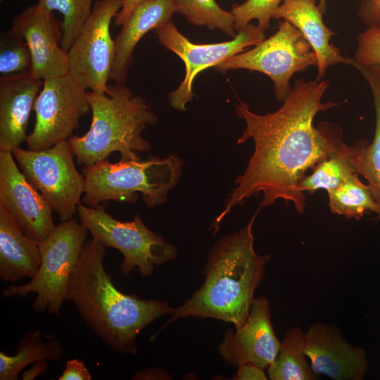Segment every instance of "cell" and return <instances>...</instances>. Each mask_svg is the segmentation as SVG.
I'll return each instance as SVG.
<instances>
[{"label":"cell","instance_id":"10","mask_svg":"<svg viewBox=\"0 0 380 380\" xmlns=\"http://www.w3.org/2000/svg\"><path fill=\"white\" fill-rule=\"evenodd\" d=\"M87 92L69 72L43 80L33 108L34 128L25 140L28 149H46L69 140L91 111Z\"/></svg>","mask_w":380,"mask_h":380},{"label":"cell","instance_id":"18","mask_svg":"<svg viewBox=\"0 0 380 380\" xmlns=\"http://www.w3.org/2000/svg\"><path fill=\"white\" fill-rule=\"evenodd\" d=\"M177 12L175 0H141L114 39L115 60L110 79L125 85L132 53L140 39L151 30L171 21Z\"/></svg>","mask_w":380,"mask_h":380},{"label":"cell","instance_id":"15","mask_svg":"<svg viewBox=\"0 0 380 380\" xmlns=\"http://www.w3.org/2000/svg\"><path fill=\"white\" fill-rule=\"evenodd\" d=\"M11 29L28 45L34 77L44 80L68 72V52L61 45V23L53 12L38 4L30 6L13 20Z\"/></svg>","mask_w":380,"mask_h":380},{"label":"cell","instance_id":"7","mask_svg":"<svg viewBox=\"0 0 380 380\" xmlns=\"http://www.w3.org/2000/svg\"><path fill=\"white\" fill-rule=\"evenodd\" d=\"M77 213L93 239L122 253L120 272L125 276L137 268L141 276L151 277L156 266L177 256L176 247L148 229L138 214L131 221L122 222L108 214L103 205L89 207L82 203Z\"/></svg>","mask_w":380,"mask_h":380},{"label":"cell","instance_id":"20","mask_svg":"<svg viewBox=\"0 0 380 380\" xmlns=\"http://www.w3.org/2000/svg\"><path fill=\"white\" fill-rule=\"evenodd\" d=\"M40 263L38 242L25 235L0 205V278L6 282L32 279Z\"/></svg>","mask_w":380,"mask_h":380},{"label":"cell","instance_id":"35","mask_svg":"<svg viewBox=\"0 0 380 380\" xmlns=\"http://www.w3.org/2000/svg\"><path fill=\"white\" fill-rule=\"evenodd\" d=\"M47 370L48 364L46 360L34 362L31 367L23 373L22 379L33 380L39 375L46 373Z\"/></svg>","mask_w":380,"mask_h":380},{"label":"cell","instance_id":"22","mask_svg":"<svg viewBox=\"0 0 380 380\" xmlns=\"http://www.w3.org/2000/svg\"><path fill=\"white\" fill-rule=\"evenodd\" d=\"M311 170L312 172L300 182L299 190L302 193L335 189L350 175L357 174L355 144L348 145L341 137L333 151Z\"/></svg>","mask_w":380,"mask_h":380},{"label":"cell","instance_id":"36","mask_svg":"<svg viewBox=\"0 0 380 380\" xmlns=\"http://www.w3.org/2000/svg\"><path fill=\"white\" fill-rule=\"evenodd\" d=\"M162 376V372L157 369H148L137 372L133 379H160Z\"/></svg>","mask_w":380,"mask_h":380},{"label":"cell","instance_id":"27","mask_svg":"<svg viewBox=\"0 0 380 380\" xmlns=\"http://www.w3.org/2000/svg\"><path fill=\"white\" fill-rule=\"evenodd\" d=\"M38 4L48 11H58L61 22V45L67 52L91 11L93 0H38Z\"/></svg>","mask_w":380,"mask_h":380},{"label":"cell","instance_id":"25","mask_svg":"<svg viewBox=\"0 0 380 380\" xmlns=\"http://www.w3.org/2000/svg\"><path fill=\"white\" fill-rule=\"evenodd\" d=\"M331 213L349 219L360 220L365 215L380 214V206L367 184L353 174L335 189L327 191Z\"/></svg>","mask_w":380,"mask_h":380},{"label":"cell","instance_id":"4","mask_svg":"<svg viewBox=\"0 0 380 380\" xmlns=\"http://www.w3.org/2000/svg\"><path fill=\"white\" fill-rule=\"evenodd\" d=\"M91 122L82 136L69 139L78 165H90L106 160L118 152L120 160L139 158L137 153L148 151L151 144L142 137L148 126L154 125L158 118L148 101L133 95L125 85H108L106 91H89Z\"/></svg>","mask_w":380,"mask_h":380},{"label":"cell","instance_id":"8","mask_svg":"<svg viewBox=\"0 0 380 380\" xmlns=\"http://www.w3.org/2000/svg\"><path fill=\"white\" fill-rule=\"evenodd\" d=\"M317 65V56L310 43L293 25L282 20L273 35L215 68L222 73L238 69L260 72L272 80L275 96L283 101L291 89L292 76Z\"/></svg>","mask_w":380,"mask_h":380},{"label":"cell","instance_id":"9","mask_svg":"<svg viewBox=\"0 0 380 380\" xmlns=\"http://www.w3.org/2000/svg\"><path fill=\"white\" fill-rule=\"evenodd\" d=\"M13 157L27 180L46 198L61 221L72 218L85 190L69 141L43 150L18 147Z\"/></svg>","mask_w":380,"mask_h":380},{"label":"cell","instance_id":"14","mask_svg":"<svg viewBox=\"0 0 380 380\" xmlns=\"http://www.w3.org/2000/svg\"><path fill=\"white\" fill-rule=\"evenodd\" d=\"M279 346L272 324L270 302L260 296L254 298L243 326L225 331L217 351L230 365L252 363L267 369L276 358Z\"/></svg>","mask_w":380,"mask_h":380},{"label":"cell","instance_id":"5","mask_svg":"<svg viewBox=\"0 0 380 380\" xmlns=\"http://www.w3.org/2000/svg\"><path fill=\"white\" fill-rule=\"evenodd\" d=\"M182 165L179 157L170 154L82 166L85 180L82 203L89 207L108 201L134 203L141 196L149 208L163 205L177 184Z\"/></svg>","mask_w":380,"mask_h":380},{"label":"cell","instance_id":"38","mask_svg":"<svg viewBox=\"0 0 380 380\" xmlns=\"http://www.w3.org/2000/svg\"><path fill=\"white\" fill-rule=\"evenodd\" d=\"M372 1H374V2H376L378 1L379 0H372Z\"/></svg>","mask_w":380,"mask_h":380},{"label":"cell","instance_id":"16","mask_svg":"<svg viewBox=\"0 0 380 380\" xmlns=\"http://www.w3.org/2000/svg\"><path fill=\"white\" fill-rule=\"evenodd\" d=\"M305 333V353L315 373L334 380L365 378L369 367L366 350L348 343L338 326L317 322Z\"/></svg>","mask_w":380,"mask_h":380},{"label":"cell","instance_id":"28","mask_svg":"<svg viewBox=\"0 0 380 380\" xmlns=\"http://www.w3.org/2000/svg\"><path fill=\"white\" fill-rule=\"evenodd\" d=\"M32 57L27 42L11 29L0 34L1 76L30 73Z\"/></svg>","mask_w":380,"mask_h":380},{"label":"cell","instance_id":"31","mask_svg":"<svg viewBox=\"0 0 380 380\" xmlns=\"http://www.w3.org/2000/svg\"><path fill=\"white\" fill-rule=\"evenodd\" d=\"M358 16L368 27L380 28V0H362L360 3Z\"/></svg>","mask_w":380,"mask_h":380},{"label":"cell","instance_id":"17","mask_svg":"<svg viewBox=\"0 0 380 380\" xmlns=\"http://www.w3.org/2000/svg\"><path fill=\"white\" fill-rule=\"evenodd\" d=\"M42 84L31 72L0 77V151L12 152L26 140L30 115Z\"/></svg>","mask_w":380,"mask_h":380},{"label":"cell","instance_id":"12","mask_svg":"<svg viewBox=\"0 0 380 380\" xmlns=\"http://www.w3.org/2000/svg\"><path fill=\"white\" fill-rule=\"evenodd\" d=\"M159 42L177 54L185 65V77L169 95L175 109L186 110L194 97L192 84L201 71L215 67L226 59L254 46L265 39V32L258 25L248 24L232 40L215 44H194L184 36L170 21L153 30Z\"/></svg>","mask_w":380,"mask_h":380},{"label":"cell","instance_id":"34","mask_svg":"<svg viewBox=\"0 0 380 380\" xmlns=\"http://www.w3.org/2000/svg\"><path fill=\"white\" fill-rule=\"evenodd\" d=\"M141 0H122V7L115 17V25H122L129 18L135 7Z\"/></svg>","mask_w":380,"mask_h":380},{"label":"cell","instance_id":"2","mask_svg":"<svg viewBox=\"0 0 380 380\" xmlns=\"http://www.w3.org/2000/svg\"><path fill=\"white\" fill-rule=\"evenodd\" d=\"M106 248L93 239L87 241L70 275L66 300L103 343L115 352L135 355L140 331L171 315L175 308L167 300L142 299L119 291L104 267Z\"/></svg>","mask_w":380,"mask_h":380},{"label":"cell","instance_id":"26","mask_svg":"<svg viewBox=\"0 0 380 380\" xmlns=\"http://www.w3.org/2000/svg\"><path fill=\"white\" fill-rule=\"evenodd\" d=\"M177 12L191 24L218 29L234 37L237 32L231 11L222 8L215 0H175Z\"/></svg>","mask_w":380,"mask_h":380},{"label":"cell","instance_id":"32","mask_svg":"<svg viewBox=\"0 0 380 380\" xmlns=\"http://www.w3.org/2000/svg\"><path fill=\"white\" fill-rule=\"evenodd\" d=\"M92 376L84 363L78 359L69 360L59 380H90Z\"/></svg>","mask_w":380,"mask_h":380},{"label":"cell","instance_id":"29","mask_svg":"<svg viewBox=\"0 0 380 380\" xmlns=\"http://www.w3.org/2000/svg\"><path fill=\"white\" fill-rule=\"evenodd\" d=\"M281 2L282 0H246L240 4L233 5L231 12L236 32L253 20H256L258 27L265 32Z\"/></svg>","mask_w":380,"mask_h":380},{"label":"cell","instance_id":"21","mask_svg":"<svg viewBox=\"0 0 380 380\" xmlns=\"http://www.w3.org/2000/svg\"><path fill=\"white\" fill-rule=\"evenodd\" d=\"M351 66L355 68L368 84L372 92L375 110V130L371 143L360 139L356 145L357 174L362 176L370 187L380 206V66L362 65L352 58ZM380 219V214L376 217Z\"/></svg>","mask_w":380,"mask_h":380},{"label":"cell","instance_id":"24","mask_svg":"<svg viewBox=\"0 0 380 380\" xmlns=\"http://www.w3.org/2000/svg\"><path fill=\"white\" fill-rule=\"evenodd\" d=\"M305 333L299 327L287 331L280 342L278 353L267 369L271 380H316L305 353Z\"/></svg>","mask_w":380,"mask_h":380},{"label":"cell","instance_id":"1","mask_svg":"<svg viewBox=\"0 0 380 380\" xmlns=\"http://www.w3.org/2000/svg\"><path fill=\"white\" fill-rule=\"evenodd\" d=\"M329 85V80H298L282 106L265 115L254 113L241 101L236 105V113L246 123L236 143L252 139L254 151L215 219L216 227L232 208L260 194V208L282 199L293 203L298 213L305 211V194L299 190L300 182L343 137L342 129L335 123L322 122L317 127L313 124L318 113L338 104L322 101Z\"/></svg>","mask_w":380,"mask_h":380},{"label":"cell","instance_id":"13","mask_svg":"<svg viewBox=\"0 0 380 380\" xmlns=\"http://www.w3.org/2000/svg\"><path fill=\"white\" fill-rule=\"evenodd\" d=\"M11 151H0V205L23 232L39 243L55 227L53 208L20 170Z\"/></svg>","mask_w":380,"mask_h":380},{"label":"cell","instance_id":"37","mask_svg":"<svg viewBox=\"0 0 380 380\" xmlns=\"http://www.w3.org/2000/svg\"><path fill=\"white\" fill-rule=\"evenodd\" d=\"M318 6L324 14L327 10V0H318Z\"/></svg>","mask_w":380,"mask_h":380},{"label":"cell","instance_id":"19","mask_svg":"<svg viewBox=\"0 0 380 380\" xmlns=\"http://www.w3.org/2000/svg\"><path fill=\"white\" fill-rule=\"evenodd\" d=\"M322 15L315 0H282L273 18L290 23L310 43L318 59L317 80H321L330 66L351 64V58L343 56L330 42L336 33L324 23Z\"/></svg>","mask_w":380,"mask_h":380},{"label":"cell","instance_id":"23","mask_svg":"<svg viewBox=\"0 0 380 380\" xmlns=\"http://www.w3.org/2000/svg\"><path fill=\"white\" fill-rule=\"evenodd\" d=\"M63 351L58 338L51 336L44 341L40 331H29L20 339L15 355L0 352V379L18 380L27 366L42 360L58 362Z\"/></svg>","mask_w":380,"mask_h":380},{"label":"cell","instance_id":"30","mask_svg":"<svg viewBox=\"0 0 380 380\" xmlns=\"http://www.w3.org/2000/svg\"><path fill=\"white\" fill-rule=\"evenodd\" d=\"M353 60L362 65L380 66V28L368 27L357 37V46Z\"/></svg>","mask_w":380,"mask_h":380},{"label":"cell","instance_id":"6","mask_svg":"<svg viewBox=\"0 0 380 380\" xmlns=\"http://www.w3.org/2000/svg\"><path fill=\"white\" fill-rule=\"evenodd\" d=\"M88 230L76 219L56 225L44 241L38 243L41 263L37 274L23 285L8 286L2 296H27L36 294L32 309L58 315L68 293L72 270L87 242Z\"/></svg>","mask_w":380,"mask_h":380},{"label":"cell","instance_id":"3","mask_svg":"<svg viewBox=\"0 0 380 380\" xmlns=\"http://www.w3.org/2000/svg\"><path fill=\"white\" fill-rule=\"evenodd\" d=\"M260 208L245 227L216 242L203 271V284L175 308L163 328L186 317L214 318L235 329L243 326L270 259V255L258 254L253 246V227Z\"/></svg>","mask_w":380,"mask_h":380},{"label":"cell","instance_id":"33","mask_svg":"<svg viewBox=\"0 0 380 380\" xmlns=\"http://www.w3.org/2000/svg\"><path fill=\"white\" fill-rule=\"evenodd\" d=\"M238 369L234 375L236 380H267L263 368L252 363H244L237 366Z\"/></svg>","mask_w":380,"mask_h":380},{"label":"cell","instance_id":"11","mask_svg":"<svg viewBox=\"0 0 380 380\" xmlns=\"http://www.w3.org/2000/svg\"><path fill=\"white\" fill-rule=\"evenodd\" d=\"M122 0H99L68 51V72L87 90L104 92L115 60L110 23Z\"/></svg>","mask_w":380,"mask_h":380}]
</instances>
